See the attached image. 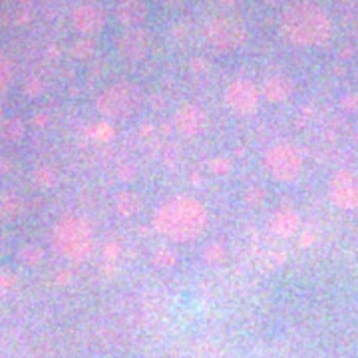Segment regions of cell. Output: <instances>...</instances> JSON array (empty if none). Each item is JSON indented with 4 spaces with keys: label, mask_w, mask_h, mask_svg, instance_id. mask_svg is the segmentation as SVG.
Returning <instances> with one entry per match:
<instances>
[{
    "label": "cell",
    "mask_w": 358,
    "mask_h": 358,
    "mask_svg": "<svg viewBox=\"0 0 358 358\" xmlns=\"http://www.w3.org/2000/svg\"><path fill=\"white\" fill-rule=\"evenodd\" d=\"M284 32L298 44H321L330 34V22L318 6L305 2L284 15Z\"/></svg>",
    "instance_id": "obj_1"
},
{
    "label": "cell",
    "mask_w": 358,
    "mask_h": 358,
    "mask_svg": "<svg viewBox=\"0 0 358 358\" xmlns=\"http://www.w3.org/2000/svg\"><path fill=\"white\" fill-rule=\"evenodd\" d=\"M332 195L336 199V203H341L344 207H355L358 205V183L352 176H339L332 183Z\"/></svg>",
    "instance_id": "obj_2"
},
{
    "label": "cell",
    "mask_w": 358,
    "mask_h": 358,
    "mask_svg": "<svg viewBox=\"0 0 358 358\" xmlns=\"http://www.w3.org/2000/svg\"><path fill=\"white\" fill-rule=\"evenodd\" d=\"M211 40L219 46L235 44L241 40V26L233 20H217L211 26Z\"/></svg>",
    "instance_id": "obj_3"
},
{
    "label": "cell",
    "mask_w": 358,
    "mask_h": 358,
    "mask_svg": "<svg viewBox=\"0 0 358 358\" xmlns=\"http://www.w3.org/2000/svg\"><path fill=\"white\" fill-rule=\"evenodd\" d=\"M74 22H76V26H78L80 30H84V32H92V30H96L102 26V22H104V15H102V10H100V8H96V6H82V8H78V10H76Z\"/></svg>",
    "instance_id": "obj_4"
},
{
    "label": "cell",
    "mask_w": 358,
    "mask_h": 358,
    "mask_svg": "<svg viewBox=\"0 0 358 358\" xmlns=\"http://www.w3.org/2000/svg\"><path fill=\"white\" fill-rule=\"evenodd\" d=\"M146 15V6L142 0H121L118 4V18L121 22H139Z\"/></svg>",
    "instance_id": "obj_5"
},
{
    "label": "cell",
    "mask_w": 358,
    "mask_h": 358,
    "mask_svg": "<svg viewBox=\"0 0 358 358\" xmlns=\"http://www.w3.org/2000/svg\"><path fill=\"white\" fill-rule=\"evenodd\" d=\"M8 78H10V64L4 56H0V90L6 86Z\"/></svg>",
    "instance_id": "obj_6"
}]
</instances>
